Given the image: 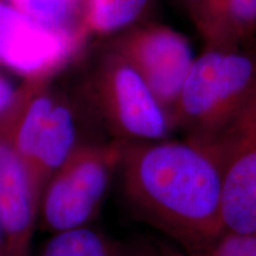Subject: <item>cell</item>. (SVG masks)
I'll list each match as a JSON object with an SVG mask.
<instances>
[{
    "label": "cell",
    "mask_w": 256,
    "mask_h": 256,
    "mask_svg": "<svg viewBox=\"0 0 256 256\" xmlns=\"http://www.w3.org/2000/svg\"><path fill=\"white\" fill-rule=\"evenodd\" d=\"M118 170L134 216L180 248L204 255L222 236L220 174L204 142H120Z\"/></svg>",
    "instance_id": "obj_1"
},
{
    "label": "cell",
    "mask_w": 256,
    "mask_h": 256,
    "mask_svg": "<svg viewBox=\"0 0 256 256\" xmlns=\"http://www.w3.org/2000/svg\"><path fill=\"white\" fill-rule=\"evenodd\" d=\"M256 92V63L249 55L215 46L194 58L171 113L188 139L216 134Z\"/></svg>",
    "instance_id": "obj_2"
},
{
    "label": "cell",
    "mask_w": 256,
    "mask_h": 256,
    "mask_svg": "<svg viewBox=\"0 0 256 256\" xmlns=\"http://www.w3.org/2000/svg\"><path fill=\"white\" fill-rule=\"evenodd\" d=\"M119 160V142L76 147L42 194L38 212L44 226L55 234L87 226L100 210Z\"/></svg>",
    "instance_id": "obj_3"
},
{
    "label": "cell",
    "mask_w": 256,
    "mask_h": 256,
    "mask_svg": "<svg viewBox=\"0 0 256 256\" xmlns=\"http://www.w3.org/2000/svg\"><path fill=\"white\" fill-rule=\"evenodd\" d=\"M210 147L222 183L224 232L256 229V92L216 134Z\"/></svg>",
    "instance_id": "obj_4"
},
{
    "label": "cell",
    "mask_w": 256,
    "mask_h": 256,
    "mask_svg": "<svg viewBox=\"0 0 256 256\" xmlns=\"http://www.w3.org/2000/svg\"><path fill=\"white\" fill-rule=\"evenodd\" d=\"M102 118L116 142L168 139L171 118L140 72L119 52L102 78L98 98Z\"/></svg>",
    "instance_id": "obj_5"
},
{
    "label": "cell",
    "mask_w": 256,
    "mask_h": 256,
    "mask_svg": "<svg viewBox=\"0 0 256 256\" xmlns=\"http://www.w3.org/2000/svg\"><path fill=\"white\" fill-rule=\"evenodd\" d=\"M76 121L70 108L49 95H38L24 110L12 142L30 178L34 196L75 151Z\"/></svg>",
    "instance_id": "obj_6"
},
{
    "label": "cell",
    "mask_w": 256,
    "mask_h": 256,
    "mask_svg": "<svg viewBox=\"0 0 256 256\" xmlns=\"http://www.w3.org/2000/svg\"><path fill=\"white\" fill-rule=\"evenodd\" d=\"M118 52L140 72L171 118L196 58L188 38L171 28L150 25L127 32Z\"/></svg>",
    "instance_id": "obj_7"
},
{
    "label": "cell",
    "mask_w": 256,
    "mask_h": 256,
    "mask_svg": "<svg viewBox=\"0 0 256 256\" xmlns=\"http://www.w3.org/2000/svg\"><path fill=\"white\" fill-rule=\"evenodd\" d=\"M40 202L11 142L0 139V226L5 256H30Z\"/></svg>",
    "instance_id": "obj_8"
},
{
    "label": "cell",
    "mask_w": 256,
    "mask_h": 256,
    "mask_svg": "<svg viewBox=\"0 0 256 256\" xmlns=\"http://www.w3.org/2000/svg\"><path fill=\"white\" fill-rule=\"evenodd\" d=\"M64 31L28 17L20 10L0 2V60L22 72H36L56 64L66 54Z\"/></svg>",
    "instance_id": "obj_9"
},
{
    "label": "cell",
    "mask_w": 256,
    "mask_h": 256,
    "mask_svg": "<svg viewBox=\"0 0 256 256\" xmlns=\"http://www.w3.org/2000/svg\"><path fill=\"white\" fill-rule=\"evenodd\" d=\"M203 30L218 46L256 24V0H202Z\"/></svg>",
    "instance_id": "obj_10"
},
{
    "label": "cell",
    "mask_w": 256,
    "mask_h": 256,
    "mask_svg": "<svg viewBox=\"0 0 256 256\" xmlns=\"http://www.w3.org/2000/svg\"><path fill=\"white\" fill-rule=\"evenodd\" d=\"M124 250L119 242L86 226L55 232L40 256H122Z\"/></svg>",
    "instance_id": "obj_11"
},
{
    "label": "cell",
    "mask_w": 256,
    "mask_h": 256,
    "mask_svg": "<svg viewBox=\"0 0 256 256\" xmlns=\"http://www.w3.org/2000/svg\"><path fill=\"white\" fill-rule=\"evenodd\" d=\"M150 0H88L87 17L100 34H114L130 28L145 12Z\"/></svg>",
    "instance_id": "obj_12"
},
{
    "label": "cell",
    "mask_w": 256,
    "mask_h": 256,
    "mask_svg": "<svg viewBox=\"0 0 256 256\" xmlns=\"http://www.w3.org/2000/svg\"><path fill=\"white\" fill-rule=\"evenodd\" d=\"M23 14L44 26L64 31L72 18L76 0H14Z\"/></svg>",
    "instance_id": "obj_13"
},
{
    "label": "cell",
    "mask_w": 256,
    "mask_h": 256,
    "mask_svg": "<svg viewBox=\"0 0 256 256\" xmlns=\"http://www.w3.org/2000/svg\"><path fill=\"white\" fill-rule=\"evenodd\" d=\"M204 256H256V229L248 232H223Z\"/></svg>",
    "instance_id": "obj_14"
},
{
    "label": "cell",
    "mask_w": 256,
    "mask_h": 256,
    "mask_svg": "<svg viewBox=\"0 0 256 256\" xmlns=\"http://www.w3.org/2000/svg\"><path fill=\"white\" fill-rule=\"evenodd\" d=\"M126 256H204L156 241H142L124 250Z\"/></svg>",
    "instance_id": "obj_15"
},
{
    "label": "cell",
    "mask_w": 256,
    "mask_h": 256,
    "mask_svg": "<svg viewBox=\"0 0 256 256\" xmlns=\"http://www.w3.org/2000/svg\"><path fill=\"white\" fill-rule=\"evenodd\" d=\"M14 90L5 78H0V116L5 114L14 104Z\"/></svg>",
    "instance_id": "obj_16"
},
{
    "label": "cell",
    "mask_w": 256,
    "mask_h": 256,
    "mask_svg": "<svg viewBox=\"0 0 256 256\" xmlns=\"http://www.w3.org/2000/svg\"><path fill=\"white\" fill-rule=\"evenodd\" d=\"M0 256H5L4 235H2V226H0Z\"/></svg>",
    "instance_id": "obj_17"
},
{
    "label": "cell",
    "mask_w": 256,
    "mask_h": 256,
    "mask_svg": "<svg viewBox=\"0 0 256 256\" xmlns=\"http://www.w3.org/2000/svg\"><path fill=\"white\" fill-rule=\"evenodd\" d=\"M188 2H202V0H188Z\"/></svg>",
    "instance_id": "obj_18"
},
{
    "label": "cell",
    "mask_w": 256,
    "mask_h": 256,
    "mask_svg": "<svg viewBox=\"0 0 256 256\" xmlns=\"http://www.w3.org/2000/svg\"><path fill=\"white\" fill-rule=\"evenodd\" d=\"M122 256H126V254H124H124H122Z\"/></svg>",
    "instance_id": "obj_19"
}]
</instances>
